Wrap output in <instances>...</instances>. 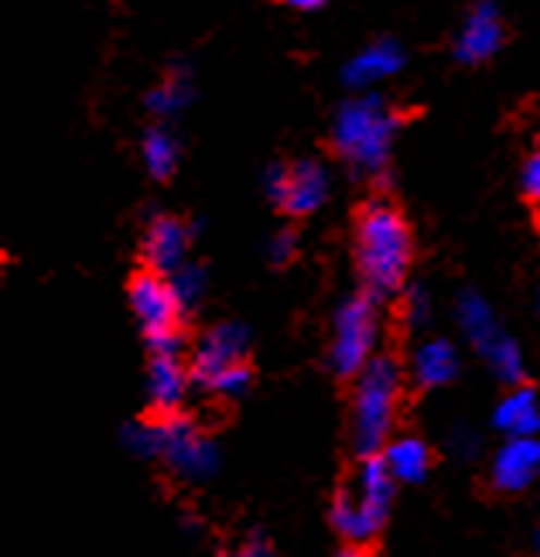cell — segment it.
Returning a JSON list of instances; mask_svg holds the SVG:
<instances>
[{
    "label": "cell",
    "instance_id": "30",
    "mask_svg": "<svg viewBox=\"0 0 540 557\" xmlns=\"http://www.w3.org/2000/svg\"><path fill=\"white\" fill-rule=\"evenodd\" d=\"M226 557H274V544H270L263 534H247L236 547L226 550Z\"/></svg>",
    "mask_w": 540,
    "mask_h": 557
},
{
    "label": "cell",
    "instance_id": "35",
    "mask_svg": "<svg viewBox=\"0 0 540 557\" xmlns=\"http://www.w3.org/2000/svg\"><path fill=\"white\" fill-rule=\"evenodd\" d=\"M537 311H540V295H537Z\"/></svg>",
    "mask_w": 540,
    "mask_h": 557
},
{
    "label": "cell",
    "instance_id": "18",
    "mask_svg": "<svg viewBox=\"0 0 540 557\" xmlns=\"http://www.w3.org/2000/svg\"><path fill=\"white\" fill-rule=\"evenodd\" d=\"M195 103V69L192 62H171V69L164 72V79L144 96V107L158 120H171L182 110H188Z\"/></svg>",
    "mask_w": 540,
    "mask_h": 557
},
{
    "label": "cell",
    "instance_id": "7",
    "mask_svg": "<svg viewBox=\"0 0 540 557\" xmlns=\"http://www.w3.org/2000/svg\"><path fill=\"white\" fill-rule=\"evenodd\" d=\"M161 462L188 479V482H209L219 466H223V451L209 438V434L182 414H164L161 418Z\"/></svg>",
    "mask_w": 540,
    "mask_h": 557
},
{
    "label": "cell",
    "instance_id": "19",
    "mask_svg": "<svg viewBox=\"0 0 540 557\" xmlns=\"http://www.w3.org/2000/svg\"><path fill=\"white\" fill-rule=\"evenodd\" d=\"M140 158H144L147 175H151L155 182L175 178L179 161H182V140H179V134L171 131L164 120H158V124H151V127L144 131V137H140Z\"/></svg>",
    "mask_w": 540,
    "mask_h": 557
},
{
    "label": "cell",
    "instance_id": "12",
    "mask_svg": "<svg viewBox=\"0 0 540 557\" xmlns=\"http://www.w3.org/2000/svg\"><path fill=\"white\" fill-rule=\"evenodd\" d=\"M404 62H407V52H404L401 41L377 38L366 48H359V52L342 65V83L356 92H370L377 83L397 76V72L404 69Z\"/></svg>",
    "mask_w": 540,
    "mask_h": 557
},
{
    "label": "cell",
    "instance_id": "23",
    "mask_svg": "<svg viewBox=\"0 0 540 557\" xmlns=\"http://www.w3.org/2000/svg\"><path fill=\"white\" fill-rule=\"evenodd\" d=\"M120 445L134 458H158L161 455V421H131L120 428Z\"/></svg>",
    "mask_w": 540,
    "mask_h": 557
},
{
    "label": "cell",
    "instance_id": "3",
    "mask_svg": "<svg viewBox=\"0 0 540 557\" xmlns=\"http://www.w3.org/2000/svg\"><path fill=\"white\" fill-rule=\"evenodd\" d=\"M404 370L394 356H373L353 386V445L359 458L380 455L394 438Z\"/></svg>",
    "mask_w": 540,
    "mask_h": 557
},
{
    "label": "cell",
    "instance_id": "15",
    "mask_svg": "<svg viewBox=\"0 0 540 557\" xmlns=\"http://www.w3.org/2000/svg\"><path fill=\"white\" fill-rule=\"evenodd\" d=\"M329 191H332V178L322 161H294L287 199L281 209L287 215H311L329 202Z\"/></svg>",
    "mask_w": 540,
    "mask_h": 557
},
{
    "label": "cell",
    "instance_id": "1",
    "mask_svg": "<svg viewBox=\"0 0 540 557\" xmlns=\"http://www.w3.org/2000/svg\"><path fill=\"white\" fill-rule=\"evenodd\" d=\"M353 253L366 295L377 301L401 295L407 287L410 260H414V239L404 212L386 199L366 202L356 212Z\"/></svg>",
    "mask_w": 540,
    "mask_h": 557
},
{
    "label": "cell",
    "instance_id": "10",
    "mask_svg": "<svg viewBox=\"0 0 540 557\" xmlns=\"http://www.w3.org/2000/svg\"><path fill=\"white\" fill-rule=\"evenodd\" d=\"M195 233H199V226H188L185 220H179V215L155 212L151 220H147L144 244H140L144 263L158 274H171L188 260V247H192Z\"/></svg>",
    "mask_w": 540,
    "mask_h": 557
},
{
    "label": "cell",
    "instance_id": "27",
    "mask_svg": "<svg viewBox=\"0 0 540 557\" xmlns=\"http://www.w3.org/2000/svg\"><path fill=\"white\" fill-rule=\"evenodd\" d=\"M298 257V233L291 226H281L274 236L267 239V260L274 263V268H287V263Z\"/></svg>",
    "mask_w": 540,
    "mask_h": 557
},
{
    "label": "cell",
    "instance_id": "29",
    "mask_svg": "<svg viewBox=\"0 0 540 557\" xmlns=\"http://www.w3.org/2000/svg\"><path fill=\"white\" fill-rule=\"evenodd\" d=\"M520 188H524V196H527L530 202L540 206V151H533V154L524 161V168H520Z\"/></svg>",
    "mask_w": 540,
    "mask_h": 557
},
{
    "label": "cell",
    "instance_id": "11",
    "mask_svg": "<svg viewBox=\"0 0 540 557\" xmlns=\"http://www.w3.org/2000/svg\"><path fill=\"white\" fill-rule=\"evenodd\" d=\"M503 38H506V28H503L496 0H476L455 35V59L462 65H479L500 52Z\"/></svg>",
    "mask_w": 540,
    "mask_h": 557
},
{
    "label": "cell",
    "instance_id": "21",
    "mask_svg": "<svg viewBox=\"0 0 540 557\" xmlns=\"http://www.w3.org/2000/svg\"><path fill=\"white\" fill-rule=\"evenodd\" d=\"M482 359H486L489 373H493L503 386H517V383H524V376H527L524 349H520L517 338L506 335V332L482 352Z\"/></svg>",
    "mask_w": 540,
    "mask_h": 557
},
{
    "label": "cell",
    "instance_id": "22",
    "mask_svg": "<svg viewBox=\"0 0 540 557\" xmlns=\"http://www.w3.org/2000/svg\"><path fill=\"white\" fill-rule=\"evenodd\" d=\"M171 281V290H175V298L182 305V311H192L195 305H199L206 298V287H209V277H206V268L195 260H185L182 268H175L168 274Z\"/></svg>",
    "mask_w": 540,
    "mask_h": 557
},
{
    "label": "cell",
    "instance_id": "4",
    "mask_svg": "<svg viewBox=\"0 0 540 557\" xmlns=\"http://www.w3.org/2000/svg\"><path fill=\"white\" fill-rule=\"evenodd\" d=\"M394 496H397V479L386 469L383 458L380 455L363 458L356 479L346 490H339L332 499L329 520L335 527V534L346 537L349 544L366 547L383 530Z\"/></svg>",
    "mask_w": 540,
    "mask_h": 557
},
{
    "label": "cell",
    "instance_id": "33",
    "mask_svg": "<svg viewBox=\"0 0 540 557\" xmlns=\"http://www.w3.org/2000/svg\"><path fill=\"white\" fill-rule=\"evenodd\" d=\"M533 554L540 557V523H537V530H533Z\"/></svg>",
    "mask_w": 540,
    "mask_h": 557
},
{
    "label": "cell",
    "instance_id": "9",
    "mask_svg": "<svg viewBox=\"0 0 540 557\" xmlns=\"http://www.w3.org/2000/svg\"><path fill=\"white\" fill-rule=\"evenodd\" d=\"M540 479V434L533 438H503L489 458V486L496 493H527Z\"/></svg>",
    "mask_w": 540,
    "mask_h": 557
},
{
    "label": "cell",
    "instance_id": "8",
    "mask_svg": "<svg viewBox=\"0 0 540 557\" xmlns=\"http://www.w3.org/2000/svg\"><path fill=\"white\" fill-rule=\"evenodd\" d=\"M247 352H250V329L243 322H219L212 325L202 343L195 346L192 352V383H199L202 391H209V383L226 373L236 362H247Z\"/></svg>",
    "mask_w": 540,
    "mask_h": 557
},
{
    "label": "cell",
    "instance_id": "34",
    "mask_svg": "<svg viewBox=\"0 0 540 557\" xmlns=\"http://www.w3.org/2000/svg\"><path fill=\"white\" fill-rule=\"evenodd\" d=\"M533 151H540V134H537V148H533Z\"/></svg>",
    "mask_w": 540,
    "mask_h": 557
},
{
    "label": "cell",
    "instance_id": "13",
    "mask_svg": "<svg viewBox=\"0 0 540 557\" xmlns=\"http://www.w3.org/2000/svg\"><path fill=\"white\" fill-rule=\"evenodd\" d=\"M192 386V367L182 362V352H151L147 362V397L158 414H179Z\"/></svg>",
    "mask_w": 540,
    "mask_h": 557
},
{
    "label": "cell",
    "instance_id": "17",
    "mask_svg": "<svg viewBox=\"0 0 540 557\" xmlns=\"http://www.w3.org/2000/svg\"><path fill=\"white\" fill-rule=\"evenodd\" d=\"M455 322H458V332L465 335V343L476 346L479 356L503 335V325L496 319L493 305H489L479 295V290H472V287L458 290V298H455Z\"/></svg>",
    "mask_w": 540,
    "mask_h": 557
},
{
    "label": "cell",
    "instance_id": "31",
    "mask_svg": "<svg viewBox=\"0 0 540 557\" xmlns=\"http://www.w3.org/2000/svg\"><path fill=\"white\" fill-rule=\"evenodd\" d=\"M281 4H287L291 11H322L329 0H281Z\"/></svg>",
    "mask_w": 540,
    "mask_h": 557
},
{
    "label": "cell",
    "instance_id": "26",
    "mask_svg": "<svg viewBox=\"0 0 540 557\" xmlns=\"http://www.w3.org/2000/svg\"><path fill=\"white\" fill-rule=\"evenodd\" d=\"M445 448H449V455L455 458V462H472V458H479V451H482V442H479V434L469 424H455L449 431Z\"/></svg>",
    "mask_w": 540,
    "mask_h": 557
},
{
    "label": "cell",
    "instance_id": "6",
    "mask_svg": "<svg viewBox=\"0 0 540 557\" xmlns=\"http://www.w3.org/2000/svg\"><path fill=\"white\" fill-rule=\"evenodd\" d=\"M127 301H131V311H134L140 332H144L147 349L151 352H182L179 322H182L185 311L175 298V290H171L168 274H158L151 268L134 274L127 284Z\"/></svg>",
    "mask_w": 540,
    "mask_h": 557
},
{
    "label": "cell",
    "instance_id": "32",
    "mask_svg": "<svg viewBox=\"0 0 540 557\" xmlns=\"http://www.w3.org/2000/svg\"><path fill=\"white\" fill-rule=\"evenodd\" d=\"M335 557H377V554H370L366 547H359V544H349L346 550H339Z\"/></svg>",
    "mask_w": 540,
    "mask_h": 557
},
{
    "label": "cell",
    "instance_id": "28",
    "mask_svg": "<svg viewBox=\"0 0 540 557\" xmlns=\"http://www.w3.org/2000/svg\"><path fill=\"white\" fill-rule=\"evenodd\" d=\"M287 185H291V164L274 161V164H270L267 172H263V196L281 209L284 199H287Z\"/></svg>",
    "mask_w": 540,
    "mask_h": 557
},
{
    "label": "cell",
    "instance_id": "2",
    "mask_svg": "<svg viewBox=\"0 0 540 557\" xmlns=\"http://www.w3.org/2000/svg\"><path fill=\"white\" fill-rule=\"evenodd\" d=\"M397 134L401 113L380 92H359L332 116V151L359 178H386Z\"/></svg>",
    "mask_w": 540,
    "mask_h": 557
},
{
    "label": "cell",
    "instance_id": "16",
    "mask_svg": "<svg viewBox=\"0 0 540 557\" xmlns=\"http://www.w3.org/2000/svg\"><path fill=\"white\" fill-rule=\"evenodd\" d=\"M458 370H462V359L449 338H425L410 356V380L421 386V391L449 386L458 376Z\"/></svg>",
    "mask_w": 540,
    "mask_h": 557
},
{
    "label": "cell",
    "instance_id": "24",
    "mask_svg": "<svg viewBox=\"0 0 540 557\" xmlns=\"http://www.w3.org/2000/svg\"><path fill=\"white\" fill-rule=\"evenodd\" d=\"M250 383H254V373L247 362H236V367H230L226 373H219L212 383H209V394L216 397H226V400H236L250 391Z\"/></svg>",
    "mask_w": 540,
    "mask_h": 557
},
{
    "label": "cell",
    "instance_id": "5",
    "mask_svg": "<svg viewBox=\"0 0 540 557\" xmlns=\"http://www.w3.org/2000/svg\"><path fill=\"white\" fill-rule=\"evenodd\" d=\"M377 298L353 295L339 305L332 319V343H329V367L335 376H359L366 362L377 356L380 343V314H377Z\"/></svg>",
    "mask_w": 540,
    "mask_h": 557
},
{
    "label": "cell",
    "instance_id": "14",
    "mask_svg": "<svg viewBox=\"0 0 540 557\" xmlns=\"http://www.w3.org/2000/svg\"><path fill=\"white\" fill-rule=\"evenodd\" d=\"M493 431H500L503 438H533L540 434V397L533 386L517 383L503 394V400L493 407L489 418Z\"/></svg>",
    "mask_w": 540,
    "mask_h": 557
},
{
    "label": "cell",
    "instance_id": "25",
    "mask_svg": "<svg viewBox=\"0 0 540 557\" xmlns=\"http://www.w3.org/2000/svg\"><path fill=\"white\" fill-rule=\"evenodd\" d=\"M404 319L410 329H421L431 319V295L425 284H410L404 287Z\"/></svg>",
    "mask_w": 540,
    "mask_h": 557
},
{
    "label": "cell",
    "instance_id": "20",
    "mask_svg": "<svg viewBox=\"0 0 540 557\" xmlns=\"http://www.w3.org/2000/svg\"><path fill=\"white\" fill-rule=\"evenodd\" d=\"M386 469L394 472L397 482H425L431 472V445L417 434H401V438H390L386 448L380 451Z\"/></svg>",
    "mask_w": 540,
    "mask_h": 557
}]
</instances>
